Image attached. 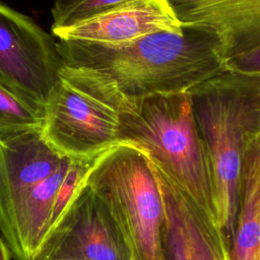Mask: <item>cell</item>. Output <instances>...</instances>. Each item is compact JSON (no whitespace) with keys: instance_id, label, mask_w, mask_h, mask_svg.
Returning <instances> with one entry per match:
<instances>
[{"instance_id":"9c48e42d","label":"cell","mask_w":260,"mask_h":260,"mask_svg":"<svg viewBox=\"0 0 260 260\" xmlns=\"http://www.w3.org/2000/svg\"><path fill=\"white\" fill-rule=\"evenodd\" d=\"M154 173L165 207V260H228L230 246L221 232L172 183Z\"/></svg>"},{"instance_id":"7c38bea8","label":"cell","mask_w":260,"mask_h":260,"mask_svg":"<svg viewBox=\"0 0 260 260\" xmlns=\"http://www.w3.org/2000/svg\"><path fill=\"white\" fill-rule=\"evenodd\" d=\"M230 260H260V133L244 152L241 196Z\"/></svg>"},{"instance_id":"6da1fadb","label":"cell","mask_w":260,"mask_h":260,"mask_svg":"<svg viewBox=\"0 0 260 260\" xmlns=\"http://www.w3.org/2000/svg\"><path fill=\"white\" fill-rule=\"evenodd\" d=\"M57 41L65 65L95 73L126 99L188 92L226 70L220 39L199 24L117 45Z\"/></svg>"},{"instance_id":"ba28073f","label":"cell","mask_w":260,"mask_h":260,"mask_svg":"<svg viewBox=\"0 0 260 260\" xmlns=\"http://www.w3.org/2000/svg\"><path fill=\"white\" fill-rule=\"evenodd\" d=\"M159 31H183L169 0H126L71 26L52 29V35L58 40L117 45Z\"/></svg>"},{"instance_id":"e0dca14e","label":"cell","mask_w":260,"mask_h":260,"mask_svg":"<svg viewBox=\"0 0 260 260\" xmlns=\"http://www.w3.org/2000/svg\"><path fill=\"white\" fill-rule=\"evenodd\" d=\"M51 260H79L75 258H56V259H51Z\"/></svg>"},{"instance_id":"5bb4252c","label":"cell","mask_w":260,"mask_h":260,"mask_svg":"<svg viewBox=\"0 0 260 260\" xmlns=\"http://www.w3.org/2000/svg\"><path fill=\"white\" fill-rule=\"evenodd\" d=\"M126 0H55L51 9L52 29L71 26L103 13Z\"/></svg>"},{"instance_id":"5b68a950","label":"cell","mask_w":260,"mask_h":260,"mask_svg":"<svg viewBox=\"0 0 260 260\" xmlns=\"http://www.w3.org/2000/svg\"><path fill=\"white\" fill-rule=\"evenodd\" d=\"M117 99L95 73L64 64L45 107V137L71 158H96L119 143Z\"/></svg>"},{"instance_id":"8992f818","label":"cell","mask_w":260,"mask_h":260,"mask_svg":"<svg viewBox=\"0 0 260 260\" xmlns=\"http://www.w3.org/2000/svg\"><path fill=\"white\" fill-rule=\"evenodd\" d=\"M63 66L56 38L0 2V84L45 113Z\"/></svg>"},{"instance_id":"7a4b0ae2","label":"cell","mask_w":260,"mask_h":260,"mask_svg":"<svg viewBox=\"0 0 260 260\" xmlns=\"http://www.w3.org/2000/svg\"><path fill=\"white\" fill-rule=\"evenodd\" d=\"M117 107L119 143L142 151L153 170L218 229L211 167L193 116L190 92L138 99H126L118 92Z\"/></svg>"},{"instance_id":"2e32d148","label":"cell","mask_w":260,"mask_h":260,"mask_svg":"<svg viewBox=\"0 0 260 260\" xmlns=\"http://www.w3.org/2000/svg\"><path fill=\"white\" fill-rule=\"evenodd\" d=\"M11 257L10 250L0 235V260H10Z\"/></svg>"},{"instance_id":"277c9868","label":"cell","mask_w":260,"mask_h":260,"mask_svg":"<svg viewBox=\"0 0 260 260\" xmlns=\"http://www.w3.org/2000/svg\"><path fill=\"white\" fill-rule=\"evenodd\" d=\"M84 183L106 203L133 260H165V207L157 178L138 148L118 143L102 153Z\"/></svg>"},{"instance_id":"3957f363","label":"cell","mask_w":260,"mask_h":260,"mask_svg":"<svg viewBox=\"0 0 260 260\" xmlns=\"http://www.w3.org/2000/svg\"><path fill=\"white\" fill-rule=\"evenodd\" d=\"M189 92L211 167L217 225L230 246L240 205L244 152L260 133V76L226 69Z\"/></svg>"},{"instance_id":"ac0fdd59","label":"cell","mask_w":260,"mask_h":260,"mask_svg":"<svg viewBox=\"0 0 260 260\" xmlns=\"http://www.w3.org/2000/svg\"><path fill=\"white\" fill-rule=\"evenodd\" d=\"M228 260H230V258H229V259H228Z\"/></svg>"},{"instance_id":"9a60e30c","label":"cell","mask_w":260,"mask_h":260,"mask_svg":"<svg viewBox=\"0 0 260 260\" xmlns=\"http://www.w3.org/2000/svg\"><path fill=\"white\" fill-rule=\"evenodd\" d=\"M228 70L260 76V46L225 61Z\"/></svg>"},{"instance_id":"8fae6325","label":"cell","mask_w":260,"mask_h":260,"mask_svg":"<svg viewBox=\"0 0 260 260\" xmlns=\"http://www.w3.org/2000/svg\"><path fill=\"white\" fill-rule=\"evenodd\" d=\"M183 24L211 28L225 61L260 46V0H169Z\"/></svg>"},{"instance_id":"4fadbf2b","label":"cell","mask_w":260,"mask_h":260,"mask_svg":"<svg viewBox=\"0 0 260 260\" xmlns=\"http://www.w3.org/2000/svg\"><path fill=\"white\" fill-rule=\"evenodd\" d=\"M44 112L0 84V137L43 128Z\"/></svg>"},{"instance_id":"30bf717a","label":"cell","mask_w":260,"mask_h":260,"mask_svg":"<svg viewBox=\"0 0 260 260\" xmlns=\"http://www.w3.org/2000/svg\"><path fill=\"white\" fill-rule=\"evenodd\" d=\"M72 159L47 140L43 128L0 137V217Z\"/></svg>"},{"instance_id":"52a82bcc","label":"cell","mask_w":260,"mask_h":260,"mask_svg":"<svg viewBox=\"0 0 260 260\" xmlns=\"http://www.w3.org/2000/svg\"><path fill=\"white\" fill-rule=\"evenodd\" d=\"M56 258L133 260L110 209L84 182L46 239L36 260Z\"/></svg>"}]
</instances>
